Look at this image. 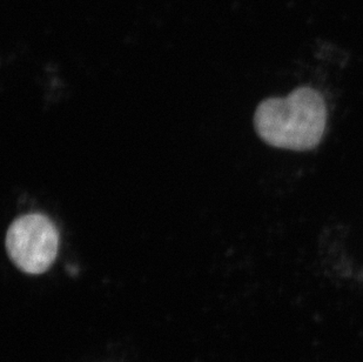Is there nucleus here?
Returning <instances> with one entry per match:
<instances>
[{"label": "nucleus", "instance_id": "1", "mask_svg": "<svg viewBox=\"0 0 363 362\" xmlns=\"http://www.w3.org/2000/svg\"><path fill=\"white\" fill-rule=\"evenodd\" d=\"M327 126V105L323 94L311 86H300L286 98H268L254 113L257 136L284 150H314Z\"/></svg>", "mask_w": 363, "mask_h": 362}, {"label": "nucleus", "instance_id": "2", "mask_svg": "<svg viewBox=\"0 0 363 362\" xmlns=\"http://www.w3.org/2000/svg\"><path fill=\"white\" fill-rule=\"evenodd\" d=\"M5 247L11 261L26 274L38 275L53 265L59 250V233L51 219L28 213L7 229Z\"/></svg>", "mask_w": 363, "mask_h": 362}]
</instances>
